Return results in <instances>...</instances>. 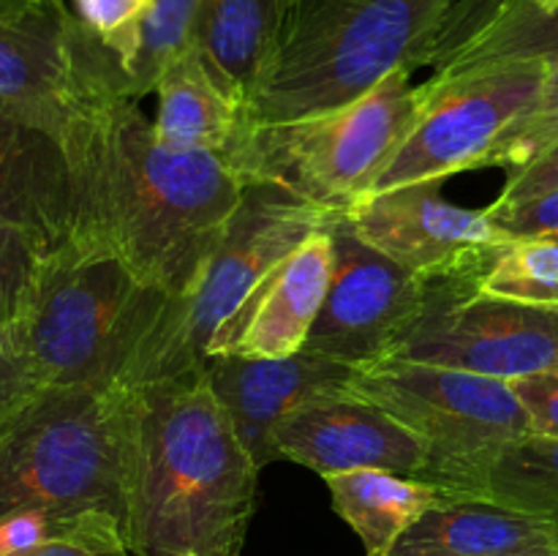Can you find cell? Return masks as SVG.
I'll list each match as a JSON object with an SVG mask.
<instances>
[{
	"instance_id": "4dcf8cb0",
	"label": "cell",
	"mask_w": 558,
	"mask_h": 556,
	"mask_svg": "<svg viewBox=\"0 0 558 556\" xmlns=\"http://www.w3.org/2000/svg\"><path fill=\"white\" fill-rule=\"evenodd\" d=\"M47 387L38 379L16 322L0 325V436Z\"/></svg>"
},
{
	"instance_id": "2e32d148",
	"label": "cell",
	"mask_w": 558,
	"mask_h": 556,
	"mask_svg": "<svg viewBox=\"0 0 558 556\" xmlns=\"http://www.w3.org/2000/svg\"><path fill=\"white\" fill-rule=\"evenodd\" d=\"M213 392L227 409L240 442L259 469L278 461L272 431L292 409L311 398L349 390L352 365L298 352L292 358H232L213 354L202 363Z\"/></svg>"
},
{
	"instance_id": "d6a6232c",
	"label": "cell",
	"mask_w": 558,
	"mask_h": 556,
	"mask_svg": "<svg viewBox=\"0 0 558 556\" xmlns=\"http://www.w3.org/2000/svg\"><path fill=\"white\" fill-rule=\"evenodd\" d=\"M529 414L534 434L558 436V365L510 382Z\"/></svg>"
},
{
	"instance_id": "f35d334b",
	"label": "cell",
	"mask_w": 558,
	"mask_h": 556,
	"mask_svg": "<svg viewBox=\"0 0 558 556\" xmlns=\"http://www.w3.org/2000/svg\"><path fill=\"white\" fill-rule=\"evenodd\" d=\"M550 556H558V545H556V548H554V554H550Z\"/></svg>"
},
{
	"instance_id": "e0dca14e",
	"label": "cell",
	"mask_w": 558,
	"mask_h": 556,
	"mask_svg": "<svg viewBox=\"0 0 558 556\" xmlns=\"http://www.w3.org/2000/svg\"><path fill=\"white\" fill-rule=\"evenodd\" d=\"M0 223L31 232L47 251L74 234V183L63 140L0 104Z\"/></svg>"
},
{
	"instance_id": "5bb4252c",
	"label": "cell",
	"mask_w": 558,
	"mask_h": 556,
	"mask_svg": "<svg viewBox=\"0 0 558 556\" xmlns=\"http://www.w3.org/2000/svg\"><path fill=\"white\" fill-rule=\"evenodd\" d=\"M278 461H294L319 478L354 469L425 478L428 447L392 414L352 390L311 398L272 431Z\"/></svg>"
},
{
	"instance_id": "44dd1931",
	"label": "cell",
	"mask_w": 558,
	"mask_h": 556,
	"mask_svg": "<svg viewBox=\"0 0 558 556\" xmlns=\"http://www.w3.org/2000/svg\"><path fill=\"white\" fill-rule=\"evenodd\" d=\"M278 20V0H202L191 49L248 114Z\"/></svg>"
},
{
	"instance_id": "8992f818",
	"label": "cell",
	"mask_w": 558,
	"mask_h": 556,
	"mask_svg": "<svg viewBox=\"0 0 558 556\" xmlns=\"http://www.w3.org/2000/svg\"><path fill=\"white\" fill-rule=\"evenodd\" d=\"M412 71L398 69L365 96L289 123L251 125L227 156L245 185L270 183L325 213H343L374 189L423 107Z\"/></svg>"
},
{
	"instance_id": "484cf974",
	"label": "cell",
	"mask_w": 558,
	"mask_h": 556,
	"mask_svg": "<svg viewBox=\"0 0 558 556\" xmlns=\"http://www.w3.org/2000/svg\"><path fill=\"white\" fill-rule=\"evenodd\" d=\"M558 142V60L548 65L539 96L505 134L496 140L480 169L501 167L507 174L529 167Z\"/></svg>"
},
{
	"instance_id": "7a4b0ae2",
	"label": "cell",
	"mask_w": 558,
	"mask_h": 556,
	"mask_svg": "<svg viewBox=\"0 0 558 556\" xmlns=\"http://www.w3.org/2000/svg\"><path fill=\"white\" fill-rule=\"evenodd\" d=\"M134 556H240L259 472L205 371L125 387Z\"/></svg>"
},
{
	"instance_id": "52a82bcc",
	"label": "cell",
	"mask_w": 558,
	"mask_h": 556,
	"mask_svg": "<svg viewBox=\"0 0 558 556\" xmlns=\"http://www.w3.org/2000/svg\"><path fill=\"white\" fill-rule=\"evenodd\" d=\"M325 210L270 183H248L194 281L167 298L156 325L131 358L120 387L199 371L218 327L243 305L259 278L325 223Z\"/></svg>"
},
{
	"instance_id": "74e56055",
	"label": "cell",
	"mask_w": 558,
	"mask_h": 556,
	"mask_svg": "<svg viewBox=\"0 0 558 556\" xmlns=\"http://www.w3.org/2000/svg\"><path fill=\"white\" fill-rule=\"evenodd\" d=\"M556 545H548V548H532V551H518V554H499V556H550Z\"/></svg>"
},
{
	"instance_id": "8d00e7d4",
	"label": "cell",
	"mask_w": 558,
	"mask_h": 556,
	"mask_svg": "<svg viewBox=\"0 0 558 556\" xmlns=\"http://www.w3.org/2000/svg\"><path fill=\"white\" fill-rule=\"evenodd\" d=\"M515 3L526 5V9L537 11V14H550V11L558 9V0H515ZM515 3H512V5H515ZM512 5H510V9H512Z\"/></svg>"
},
{
	"instance_id": "1f68e13d",
	"label": "cell",
	"mask_w": 558,
	"mask_h": 556,
	"mask_svg": "<svg viewBox=\"0 0 558 556\" xmlns=\"http://www.w3.org/2000/svg\"><path fill=\"white\" fill-rule=\"evenodd\" d=\"M490 221L505 240L548 238L558 240V189L543 191L521 202L488 205Z\"/></svg>"
},
{
	"instance_id": "9a60e30c",
	"label": "cell",
	"mask_w": 558,
	"mask_h": 556,
	"mask_svg": "<svg viewBox=\"0 0 558 556\" xmlns=\"http://www.w3.org/2000/svg\"><path fill=\"white\" fill-rule=\"evenodd\" d=\"M330 276L332 238L322 223L259 278L243 305L218 327L207 358L232 354L276 360L303 352L325 305Z\"/></svg>"
},
{
	"instance_id": "ba28073f",
	"label": "cell",
	"mask_w": 558,
	"mask_h": 556,
	"mask_svg": "<svg viewBox=\"0 0 558 556\" xmlns=\"http://www.w3.org/2000/svg\"><path fill=\"white\" fill-rule=\"evenodd\" d=\"M349 390L407 425L428 447L423 480L447 499H461L485 461L532 434V423L510 382L447 365L385 360L354 371Z\"/></svg>"
},
{
	"instance_id": "ffe728a7",
	"label": "cell",
	"mask_w": 558,
	"mask_h": 556,
	"mask_svg": "<svg viewBox=\"0 0 558 556\" xmlns=\"http://www.w3.org/2000/svg\"><path fill=\"white\" fill-rule=\"evenodd\" d=\"M322 480L330 491L332 510L354 529L365 556H390L398 540L447 499L439 485L387 469H354Z\"/></svg>"
},
{
	"instance_id": "8fae6325",
	"label": "cell",
	"mask_w": 558,
	"mask_h": 556,
	"mask_svg": "<svg viewBox=\"0 0 558 556\" xmlns=\"http://www.w3.org/2000/svg\"><path fill=\"white\" fill-rule=\"evenodd\" d=\"M109 90L129 93L123 65L63 0L0 16V104L63 136L71 114Z\"/></svg>"
},
{
	"instance_id": "603a6c76",
	"label": "cell",
	"mask_w": 558,
	"mask_h": 556,
	"mask_svg": "<svg viewBox=\"0 0 558 556\" xmlns=\"http://www.w3.org/2000/svg\"><path fill=\"white\" fill-rule=\"evenodd\" d=\"M477 292L529 305H558V240H501L480 273Z\"/></svg>"
},
{
	"instance_id": "277c9868",
	"label": "cell",
	"mask_w": 558,
	"mask_h": 556,
	"mask_svg": "<svg viewBox=\"0 0 558 556\" xmlns=\"http://www.w3.org/2000/svg\"><path fill=\"white\" fill-rule=\"evenodd\" d=\"M167 298L107 243L74 234L44 256L16 325L44 387H120Z\"/></svg>"
},
{
	"instance_id": "d4e9b609",
	"label": "cell",
	"mask_w": 558,
	"mask_h": 556,
	"mask_svg": "<svg viewBox=\"0 0 558 556\" xmlns=\"http://www.w3.org/2000/svg\"><path fill=\"white\" fill-rule=\"evenodd\" d=\"M202 0H150L142 27V47L125 74L131 98H145L156 90L161 71L191 49Z\"/></svg>"
},
{
	"instance_id": "7402d4cb",
	"label": "cell",
	"mask_w": 558,
	"mask_h": 556,
	"mask_svg": "<svg viewBox=\"0 0 558 556\" xmlns=\"http://www.w3.org/2000/svg\"><path fill=\"white\" fill-rule=\"evenodd\" d=\"M461 499H488L558 521V436L532 431L505 445L477 469Z\"/></svg>"
},
{
	"instance_id": "f1b7e54d",
	"label": "cell",
	"mask_w": 558,
	"mask_h": 556,
	"mask_svg": "<svg viewBox=\"0 0 558 556\" xmlns=\"http://www.w3.org/2000/svg\"><path fill=\"white\" fill-rule=\"evenodd\" d=\"M147 5L150 0H71L82 27L120 60L125 74L140 55Z\"/></svg>"
},
{
	"instance_id": "f546056e",
	"label": "cell",
	"mask_w": 558,
	"mask_h": 556,
	"mask_svg": "<svg viewBox=\"0 0 558 556\" xmlns=\"http://www.w3.org/2000/svg\"><path fill=\"white\" fill-rule=\"evenodd\" d=\"M515 0H452L445 20L414 60V69H447L466 47H472Z\"/></svg>"
},
{
	"instance_id": "9c48e42d",
	"label": "cell",
	"mask_w": 558,
	"mask_h": 556,
	"mask_svg": "<svg viewBox=\"0 0 558 556\" xmlns=\"http://www.w3.org/2000/svg\"><path fill=\"white\" fill-rule=\"evenodd\" d=\"M490 251L461 270L423 278V305L387 360L447 365L505 382L556 368L558 305L477 292Z\"/></svg>"
},
{
	"instance_id": "3957f363",
	"label": "cell",
	"mask_w": 558,
	"mask_h": 556,
	"mask_svg": "<svg viewBox=\"0 0 558 556\" xmlns=\"http://www.w3.org/2000/svg\"><path fill=\"white\" fill-rule=\"evenodd\" d=\"M452 0H278L248 104L251 125L314 118L365 96L414 60Z\"/></svg>"
},
{
	"instance_id": "ac0fdd59",
	"label": "cell",
	"mask_w": 558,
	"mask_h": 556,
	"mask_svg": "<svg viewBox=\"0 0 558 556\" xmlns=\"http://www.w3.org/2000/svg\"><path fill=\"white\" fill-rule=\"evenodd\" d=\"M558 545V521L488 499H445L396 543L390 556H499Z\"/></svg>"
},
{
	"instance_id": "5b68a950",
	"label": "cell",
	"mask_w": 558,
	"mask_h": 556,
	"mask_svg": "<svg viewBox=\"0 0 558 556\" xmlns=\"http://www.w3.org/2000/svg\"><path fill=\"white\" fill-rule=\"evenodd\" d=\"M125 387H47L0 436V516L104 512L125 527Z\"/></svg>"
},
{
	"instance_id": "d590c367",
	"label": "cell",
	"mask_w": 558,
	"mask_h": 556,
	"mask_svg": "<svg viewBox=\"0 0 558 556\" xmlns=\"http://www.w3.org/2000/svg\"><path fill=\"white\" fill-rule=\"evenodd\" d=\"M49 3L54 0H0V16H25Z\"/></svg>"
},
{
	"instance_id": "6da1fadb",
	"label": "cell",
	"mask_w": 558,
	"mask_h": 556,
	"mask_svg": "<svg viewBox=\"0 0 558 556\" xmlns=\"http://www.w3.org/2000/svg\"><path fill=\"white\" fill-rule=\"evenodd\" d=\"M60 140L74 183V234L107 243L169 298L183 292L243 200L232 164L161 145L125 90L82 104Z\"/></svg>"
},
{
	"instance_id": "e575fe53",
	"label": "cell",
	"mask_w": 558,
	"mask_h": 556,
	"mask_svg": "<svg viewBox=\"0 0 558 556\" xmlns=\"http://www.w3.org/2000/svg\"><path fill=\"white\" fill-rule=\"evenodd\" d=\"M20 556H134L129 548L125 532H93L76 537L52 540L47 545L27 551Z\"/></svg>"
},
{
	"instance_id": "cb8c5ba5",
	"label": "cell",
	"mask_w": 558,
	"mask_h": 556,
	"mask_svg": "<svg viewBox=\"0 0 558 556\" xmlns=\"http://www.w3.org/2000/svg\"><path fill=\"white\" fill-rule=\"evenodd\" d=\"M521 60H558V9L550 14H537L526 5L515 3L507 9L472 47L463 49L447 69L436 74H458V71L485 69L499 63H521Z\"/></svg>"
},
{
	"instance_id": "83f0119b",
	"label": "cell",
	"mask_w": 558,
	"mask_h": 556,
	"mask_svg": "<svg viewBox=\"0 0 558 556\" xmlns=\"http://www.w3.org/2000/svg\"><path fill=\"white\" fill-rule=\"evenodd\" d=\"M47 254L31 232L0 223V325L22 319Z\"/></svg>"
},
{
	"instance_id": "d6986e66",
	"label": "cell",
	"mask_w": 558,
	"mask_h": 556,
	"mask_svg": "<svg viewBox=\"0 0 558 556\" xmlns=\"http://www.w3.org/2000/svg\"><path fill=\"white\" fill-rule=\"evenodd\" d=\"M153 93L158 96L153 131L161 145L227 158L248 131L245 107L216 85L194 49H185L161 71Z\"/></svg>"
},
{
	"instance_id": "4316f807",
	"label": "cell",
	"mask_w": 558,
	"mask_h": 556,
	"mask_svg": "<svg viewBox=\"0 0 558 556\" xmlns=\"http://www.w3.org/2000/svg\"><path fill=\"white\" fill-rule=\"evenodd\" d=\"M93 532H125L123 521L104 512L93 516H60V512L25 507L0 516V556H20L52 540Z\"/></svg>"
},
{
	"instance_id": "836d02e7",
	"label": "cell",
	"mask_w": 558,
	"mask_h": 556,
	"mask_svg": "<svg viewBox=\"0 0 558 556\" xmlns=\"http://www.w3.org/2000/svg\"><path fill=\"white\" fill-rule=\"evenodd\" d=\"M550 189H558V142L548 153H543L537 161L518 169V172L507 174V183L505 189H501V194L496 196V202H499V205L521 202Z\"/></svg>"
},
{
	"instance_id": "7c38bea8",
	"label": "cell",
	"mask_w": 558,
	"mask_h": 556,
	"mask_svg": "<svg viewBox=\"0 0 558 556\" xmlns=\"http://www.w3.org/2000/svg\"><path fill=\"white\" fill-rule=\"evenodd\" d=\"M325 227L330 289L303 349L354 371L385 363L423 305L425 281L363 243L338 213H327Z\"/></svg>"
},
{
	"instance_id": "4fadbf2b",
	"label": "cell",
	"mask_w": 558,
	"mask_h": 556,
	"mask_svg": "<svg viewBox=\"0 0 558 556\" xmlns=\"http://www.w3.org/2000/svg\"><path fill=\"white\" fill-rule=\"evenodd\" d=\"M439 189L441 180H425L365 194L338 216L363 243L412 276H447L472 265L505 238L490 221L488 207L452 205Z\"/></svg>"
},
{
	"instance_id": "30bf717a",
	"label": "cell",
	"mask_w": 558,
	"mask_h": 556,
	"mask_svg": "<svg viewBox=\"0 0 558 556\" xmlns=\"http://www.w3.org/2000/svg\"><path fill=\"white\" fill-rule=\"evenodd\" d=\"M548 65L521 60L423 82L417 120L368 194L480 169L496 140L537 101Z\"/></svg>"
}]
</instances>
